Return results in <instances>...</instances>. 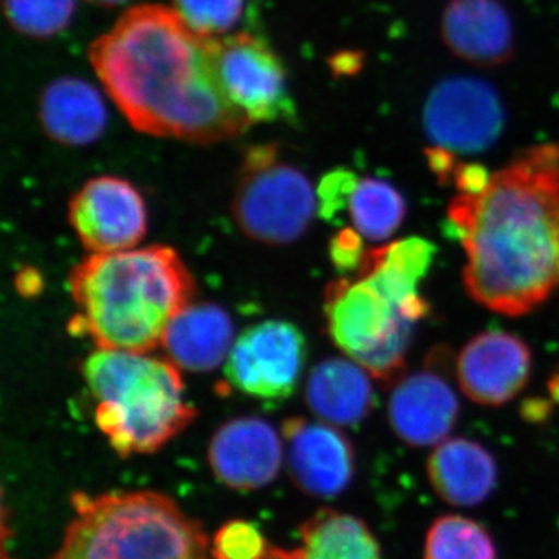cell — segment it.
Wrapping results in <instances>:
<instances>
[{"label": "cell", "mask_w": 559, "mask_h": 559, "mask_svg": "<svg viewBox=\"0 0 559 559\" xmlns=\"http://www.w3.org/2000/svg\"><path fill=\"white\" fill-rule=\"evenodd\" d=\"M441 36L462 60L485 68L502 64L513 53V27L498 0H450Z\"/></svg>", "instance_id": "obj_16"}, {"label": "cell", "mask_w": 559, "mask_h": 559, "mask_svg": "<svg viewBox=\"0 0 559 559\" xmlns=\"http://www.w3.org/2000/svg\"><path fill=\"white\" fill-rule=\"evenodd\" d=\"M272 544L255 524L234 520L221 525L210 547L212 559H271Z\"/></svg>", "instance_id": "obj_26"}, {"label": "cell", "mask_w": 559, "mask_h": 559, "mask_svg": "<svg viewBox=\"0 0 559 559\" xmlns=\"http://www.w3.org/2000/svg\"><path fill=\"white\" fill-rule=\"evenodd\" d=\"M489 176L479 165H462L454 171L455 187L459 193H479L487 186Z\"/></svg>", "instance_id": "obj_29"}, {"label": "cell", "mask_w": 559, "mask_h": 559, "mask_svg": "<svg viewBox=\"0 0 559 559\" xmlns=\"http://www.w3.org/2000/svg\"><path fill=\"white\" fill-rule=\"evenodd\" d=\"M187 25L205 38H221L242 13V0H173Z\"/></svg>", "instance_id": "obj_25"}, {"label": "cell", "mask_w": 559, "mask_h": 559, "mask_svg": "<svg viewBox=\"0 0 559 559\" xmlns=\"http://www.w3.org/2000/svg\"><path fill=\"white\" fill-rule=\"evenodd\" d=\"M358 180V176L348 170H334L322 179L318 191V204L320 213L326 219L348 210L349 198Z\"/></svg>", "instance_id": "obj_27"}, {"label": "cell", "mask_w": 559, "mask_h": 559, "mask_svg": "<svg viewBox=\"0 0 559 559\" xmlns=\"http://www.w3.org/2000/svg\"><path fill=\"white\" fill-rule=\"evenodd\" d=\"M362 240L364 238L355 229L341 230L333 238L330 253L336 267L341 271L359 270L367 253L364 252Z\"/></svg>", "instance_id": "obj_28"}, {"label": "cell", "mask_w": 559, "mask_h": 559, "mask_svg": "<svg viewBox=\"0 0 559 559\" xmlns=\"http://www.w3.org/2000/svg\"><path fill=\"white\" fill-rule=\"evenodd\" d=\"M234 323L212 304L187 305L165 331L162 347L178 369L205 373L227 360L234 347Z\"/></svg>", "instance_id": "obj_17"}, {"label": "cell", "mask_w": 559, "mask_h": 559, "mask_svg": "<svg viewBox=\"0 0 559 559\" xmlns=\"http://www.w3.org/2000/svg\"><path fill=\"white\" fill-rule=\"evenodd\" d=\"M459 400L439 371L401 378L389 400V421L401 440L415 448L443 443L459 418Z\"/></svg>", "instance_id": "obj_15"}, {"label": "cell", "mask_w": 559, "mask_h": 559, "mask_svg": "<svg viewBox=\"0 0 559 559\" xmlns=\"http://www.w3.org/2000/svg\"><path fill=\"white\" fill-rule=\"evenodd\" d=\"M91 2L98 3V5L103 7H116L127 2V0H91Z\"/></svg>", "instance_id": "obj_30"}, {"label": "cell", "mask_w": 559, "mask_h": 559, "mask_svg": "<svg viewBox=\"0 0 559 559\" xmlns=\"http://www.w3.org/2000/svg\"><path fill=\"white\" fill-rule=\"evenodd\" d=\"M425 559H498L487 530L469 518L447 514L426 536Z\"/></svg>", "instance_id": "obj_23"}, {"label": "cell", "mask_w": 559, "mask_h": 559, "mask_svg": "<svg viewBox=\"0 0 559 559\" xmlns=\"http://www.w3.org/2000/svg\"><path fill=\"white\" fill-rule=\"evenodd\" d=\"M39 120L55 142L91 145L106 128V106L100 92L73 76L51 81L40 94Z\"/></svg>", "instance_id": "obj_20"}, {"label": "cell", "mask_w": 559, "mask_h": 559, "mask_svg": "<svg viewBox=\"0 0 559 559\" xmlns=\"http://www.w3.org/2000/svg\"><path fill=\"white\" fill-rule=\"evenodd\" d=\"M60 549L49 559H209L201 522L154 491L76 492Z\"/></svg>", "instance_id": "obj_5"}, {"label": "cell", "mask_w": 559, "mask_h": 559, "mask_svg": "<svg viewBox=\"0 0 559 559\" xmlns=\"http://www.w3.org/2000/svg\"><path fill=\"white\" fill-rule=\"evenodd\" d=\"M423 121L436 148L451 154H477L498 140L503 109L498 94L488 84L451 79L429 95Z\"/></svg>", "instance_id": "obj_10"}, {"label": "cell", "mask_w": 559, "mask_h": 559, "mask_svg": "<svg viewBox=\"0 0 559 559\" xmlns=\"http://www.w3.org/2000/svg\"><path fill=\"white\" fill-rule=\"evenodd\" d=\"M532 352L524 341L503 331L477 334L460 352V389L481 406H502L527 385Z\"/></svg>", "instance_id": "obj_13"}, {"label": "cell", "mask_w": 559, "mask_h": 559, "mask_svg": "<svg viewBox=\"0 0 559 559\" xmlns=\"http://www.w3.org/2000/svg\"><path fill=\"white\" fill-rule=\"evenodd\" d=\"M83 374L95 423L120 457L159 451L197 417L171 360L98 348L84 360Z\"/></svg>", "instance_id": "obj_4"}, {"label": "cell", "mask_w": 559, "mask_h": 559, "mask_svg": "<svg viewBox=\"0 0 559 559\" xmlns=\"http://www.w3.org/2000/svg\"><path fill=\"white\" fill-rule=\"evenodd\" d=\"M90 60L117 108L145 134L216 143L252 124L224 91L215 38L191 31L175 9L132 7L91 44Z\"/></svg>", "instance_id": "obj_1"}, {"label": "cell", "mask_w": 559, "mask_h": 559, "mask_svg": "<svg viewBox=\"0 0 559 559\" xmlns=\"http://www.w3.org/2000/svg\"><path fill=\"white\" fill-rule=\"evenodd\" d=\"M318 207L310 180L278 160L274 146L249 151L234 198L242 234L266 245H289L308 230Z\"/></svg>", "instance_id": "obj_7"}, {"label": "cell", "mask_w": 559, "mask_h": 559, "mask_svg": "<svg viewBox=\"0 0 559 559\" xmlns=\"http://www.w3.org/2000/svg\"><path fill=\"white\" fill-rule=\"evenodd\" d=\"M215 60L224 91L252 123L293 116L285 69L264 40L249 33L215 38Z\"/></svg>", "instance_id": "obj_9"}, {"label": "cell", "mask_w": 559, "mask_h": 559, "mask_svg": "<svg viewBox=\"0 0 559 559\" xmlns=\"http://www.w3.org/2000/svg\"><path fill=\"white\" fill-rule=\"evenodd\" d=\"M294 484L311 498L342 495L355 476V451L336 426L293 418L283 425Z\"/></svg>", "instance_id": "obj_12"}, {"label": "cell", "mask_w": 559, "mask_h": 559, "mask_svg": "<svg viewBox=\"0 0 559 559\" xmlns=\"http://www.w3.org/2000/svg\"><path fill=\"white\" fill-rule=\"evenodd\" d=\"M209 463L216 479L227 487L240 491L264 488L282 469V439L266 419L235 418L212 437Z\"/></svg>", "instance_id": "obj_14"}, {"label": "cell", "mask_w": 559, "mask_h": 559, "mask_svg": "<svg viewBox=\"0 0 559 559\" xmlns=\"http://www.w3.org/2000/svg\"><path fill=\"white\" fill-rule=\"evenodd\" d=\"M305 360L301 331L285 320H266L235 341L224 373L235 389L255 399H288L299 384Z\"/></svg>", "instance_id": "obj_8"}, {"label": "cell", "mask_w": 559, "mask_h": 559, "mask_svg": "<svg viewBox=\"0 0 559 559\" xmlns=\"http://www.w3.org/2000/svg\"><path fill=\"white\" fill-rule=\"evenodd\" d=\"M305 399L322 421L355 426L373 409V384L369 371L356 360L331 358L312 369Z\"/></svg>", "instance_id": "obj_19"}, {"label": "cell", "mask_w": 559, "mask_h": 559, "mask_svg": "<svg viewBox=\"0 0 559 559\" xmlns=\"http://www.w3.org/2000/svg\"><path fill=\"white\" fill-rule=\"evenodd\" d=\"M349 218L360 237L384 241L399 231L407 207L403 194L385 180L359 179L348 204Z\"/></svg>", "instance_id": "obj_22"}, {"label": "cell", "mask_w": 559, "mask_h": 559, "mask_svg": "<svg viewBox=\"0 0 559 559\" xmlns=\"http://www.w3.org/2000/svg\"><path fill=\"white\" fill-rule=\"evenodd\" d=\"M79 308L75 330L98 348L150 353L191 304L194 283L178 252L165 246L92 253L70 274Z\"/></svg>", "instance_id": "obj_3"}, {"label": "cell", "mask_w": 559, "mask_h": 559, "mask_svg": "<svg viewBox=\"0 0 559 559\" xmlns=\"http://www.w3.org/2000/svg\"><path fill=\"white\" fill-rule=\"evenodd\" d=\"M448 221L471 299L509 318L538 308L559 288V142L524 151L479 193H459Z\"/></svg>", "instance_id": "obj_2"}, {"label": "cell", "mask_w": 559, "mask_h": 559, "mask_svg": "<svg viewBox=\"0 0 559 559\" xmlns=\"http://www.w3.org/2000/svg\"><path fill=\"white\" fill-rule=\"evenodd\" d=\"M75 0H5L10 24L31 38H50L68 27Z\"/></svg>", "instance_id": "obj_24"}, {"label": "cell", "mask_w": 559, "mask_h": 559, "mask_svg": "<svg viewBox=\"0 0 559 559\" xmlns=\"http://www.w3.org/2000/svg\"><path fill=\"white\" fill-rule=\"evenodd\" d=\"M430 485L444 502L473 507L489 498L498 480L495 457L477 441L444 440L428 459Z\"/></svg>", "instance_id": "obj_18"}, {"label": "cell", "mask_w": 559, "mask_h": 559, "mask_svg": "<svg viewBox=\"0 0 559 559\" xmlns=\"http://www.w3.org/2000/svg\"><path fill=\"white\" fill-rule=\"evenodd\" d=\"M69 219L92 253L134 249L148 226L142 194L131 182L116 176L87 180L70 201Z\"/></svg>", "instance_id": "obj_11"}, {"label": "cell", "mask_w": 559, "mask_h": 559, "mask_svg": "<svg viewBox=\"0 0 559 559\" xmlns=\"http://www.w3.org/2000/svg\"><path fill=\"white\" fill-rule=\"evenodd\" d=\"M429 314L425 299H409L389 283L359 271L326 290L325 318L334 344L385 384L399 382L415 325Z\"/></svg>", "instance_id": "obj_6"}, {"label": "cell", "mask_w": 559, "mask_h": 559, "mask_svg": "<svg viewBox=\"0 0 559 559\" xmlns=\"http://www.w3.org/2000/svg\"><path fill=\"white\" fill-rule=\"evenodd\" d=\"M271 559H382L369 527L352 514L320 510L300 527V546L272 547Z\"/></svg>", "instance_id": "obj_21"}]
</instances>
